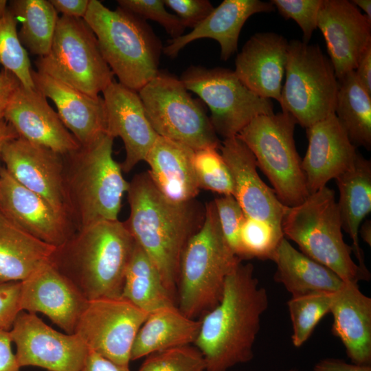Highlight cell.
I'll use <instances>...</instances> for the list:
<instances>
[{"mask_svg": "<svg viewBox=\"0 0 371 371\" xmlns=\"http://www.w3.org/2000/svg\"><path fill=\"white\" fill-rule=\"evenodd\" d=\"M203 355L195 346L186 345L152 353L138 371H205Z\"/></svg>", "mask_w": 371, "mask_h": 371, "instance_id": "cell-39", "label": "cell"}, {"mask_svg": "<svg viewBox=\"0 0 371 371\" xmlns=\"http://www.w3.org/2000/svg\"><path fill=\"white\" fill-rule=\"evenodd\" d=\"M317 28L326 44L338 81L355 69L371 47V21L350 1L322 0Z\"/></svg>", "mask_w": 371, "mask_h": 371, "instance_id": "cell-15", "label": "cell"}, {"mask_svg": "<svg viewBox=\"0 0 371 371\" xmlns=\"http://www.w3.org/2000/svg\"><path fill=\"white\" fill-rule=\"evenodd\" d=\"M284 237L282 228L245 216L240 232V258L271 260Z\"/></svg>", "mask_w": 371, "mask_h": 371, "instance_id": "cell-38", "label": "cell"}, {"mask_svg": "<svg viewBox=\"0 0 371 371\" xmlns=\"http://www.w3.org/2000/svg\"><path fill=\"white\" fill-rule=\"evenodd\" d=\"M34 87L55 104L58 114L80 146H87L106 133L104 101L91 97L45 73L32 70Z\"/></svg>", "mask_w": 371, "mask_h": 371, "instance_id": "cell-23", "label": "cell"}, {"mask_svg": "<svg viewBox=\"0 0 371 371\" xmlns=\"http://www.w3.org/2000/svg\"><path fill=\"white\" fill-rule=\"evenodd\" d=\"M135 244L124 222L102 221L76 230L50 262L87 300L120 297Z\"/></svg>", "mask_w": 371, "mask_h": 371, "instance_id": "cell-3", "label": "cell"}, {"mask_svg": "<svg viewBox=\"0 0 371 371\" xmlns=\"http://www.w3.org/2000/svg\"><path fill=\"white\" fill-rule=\"evenodd\" d=\"M80 371H131L129 367L116 364L95 352L89 350Z\"/></svg>", "mask_w": 371, "mask_h": 371, "instance_id": "cell-48", "label": "cell"}, {"mask_svg": "<svg viewBox=\"0 0 371 371\" xmlns=\"http://www.w3.org/2000/svg\"><path fill=\"white\" fill-rule=\"evenodd\" d=\"M119 7L139 18L150 19L160 24L172 38L181 35L186 29L181 19L169 13L163 0H118Z\"/></svg>", "mask_w": 371, "mask_h": 371, "instance_id": "cell-40", "label": "cell"}, {"mask_svg": "<svg viewBox=\"0 0 371 371\" xmlns=\"http://www.w3.org/2000/svg\"><path fill=\"white\" fill-rule=\"evenodd\" d=\"M17 23L9 9L0 18V65L13 74L23 87L34 89L30 60L19 39Z\"/></svg>", "mask_w": 371, "mask_h": 371, "instance_id": "cell-36", "label": "cell"}, {"mask_svg": "<svg viewBox=\"0 0 371 371\" xmlns=\"http://www.w3.org/2000/svg\"><path fill=\"white\" fill-rule=\"evenodd\" d=\"M289 41L275 32L251 36L235 59V74L256 95L280 100Z\"/></svg>", "mask_w": 371, "mask_h": 371, "instance_id": "cell-24", "label": "cell"}, {"mask_svg": "<svg viewBox=\"0 0 371 371\" xmlns=\"http://www.w3.org/2000/svg\"><path fill=\"white\" fill-rule=\"evenodd\" d=\"M164 3L176 12L186 28L193 29L214 9L208 0H164Z\"/></svg>", "mask_w": 371, "mask_h": 371, "instance_id": "cell-43", "label": "cell"}, {"mask_svg": "<svg viewBox=\"0 0 371 371\" xmlns=\"http://www.w3.org/2000/svg\"><path fill=\"white\" fill-rule=\"evenodd\" d=\"M55 249L24 231L0 212V282L25 280L50 261Z\"/></svg>", "mask_w": 371, "mask_h": 371, "instance_id": "cell-31", "label": "cell"}, {"mask_svg": "<svg viewBox=\"0 0 371 371\" xmlns=\"http://www.w3.org/2000/svg\"><path fill=\"white\" fill-rule=\"evenodd\" d=\"M0 212L30 235L55 247L76 231L67 215L17 182L4 166L1 170Z\"/></svg>", "mask_w": 371, "mask_h": 371, "instance_id": "cell-16", "label": "cell"}, {"mask_svg": "<svg viewBox=\"0 0 371 371\" xmlns=\"http://www.w3.org/2000/svg\"><path fill=\"white\" fill-rule=\"evenodd\" d=\"M83 19L120 83L138 92L159 71L163 47L145 20L120 7L111 10L98 0H90Z\"/></svg>", "mask_w": 371, "mask_h": 371, "instance_id": "cell-6", "label": "cell"}, {"mask_svg": "<svg viewBox=\"0 0 371 371\" xmlns=\"http://www.w3.org/2000/svg\"><path fill=\"white\" fill-rule=\"evenodd\" d=\"M357 8L359 7L364 11L366 17L371 21V1L370 0H352L350 1Z\"/></svg>", "mask_w": 371, "mask_h": 371, "instance_id": "cell-53", "label": "cell"}, {"mask_svg": "<svg viewBox=\"0 0 371 371\" xmlns=\"http://www.w3.org/2000/svg\"><path fill=\"white\" fill-rule=\"evenodd\" d=\"M313 371H371V366L348 363L341 359L326 358L317 362Z\"/></svg>", "mask_w": 371, "mask_h": 371, "instance_id": "cell-49", "label": "cell"}, {"mask_svg": "<svg viewBox=\"0 0 371 371\" xmlns=\"http://www.w3.org/2000/svg\"><path fill=\"white\" fill-rule=\"evenodd\" d=\"M335 180L339 193L337 203L342 229L352 241L351 247L358 260V265L363 271H369L359 244V229L363 219L371 212L370 160L358 153L352 165Z\"/></svg>", "mask_w": 371, "mask_h": 371, "instance_id": "cell-28", "label": "cell"}, {"mask_svg": "<svg viewBox=\"0 0 371 371\" xmlns=\"http://www.w3.org/2000/svg\"><path fill=\"white\" fill-rule=\"evenodd\" d=\"M271 260L276 265L274 280L291 297L313 293H335L344 281L333 271L297 250L284 237Z\"/></svg>", "mask_w": 371, "mask_h": 371, "instance_id": "cell-29", "label": "cell"}, {"mask_svg": "<svg viewBox=\"0 0 371 371\" xmlns=\"http://www.w3.org/2000/svg\"><path fill=\"white\" fill-rule=\"evenodd\" d=\"M57 12L62 15L83 19L88 10L90 0H49Z\"/></svg>", "mask_w": 371, "mask_h": 371, "instance_id": "cell-47", "label": "cell"}, {"mask_svg": "<svg viewBox=\"0 0 371 371\" xmlns=\"http://www.w3.org/2000/svg\"><path fill=\"white\" fill-rule=\"evenodd\" d=\"M213 201L223 235L240 258V232L246 216L233 195H223Z\"/></svg>", "mask_w": 371, "mask_h": 371, "instance_id": "cell-41", "label": "cell"}, {"mask_svg": "<svg viewBox=\"0 0 371 371\" xmlns=\"http://www.w3.org/2000/svg\"><path fill=\"white\" fill-rule=\"evenodd\" d=\"M194 151L181 143L158 136L145 158L154 185L174 203L194 200L199 192L192 166Z\"/></svg>", "mask_w": 371, "mask_h": 371, "instance_id": "cell-27", "label": "cell"}, {"mask_svg": "<svg viewBox=\"0 0 371 371\" xmlns=\"http://www.w3.org/2000/svg\"><path fill=\"white\" fill-rule=\"evenodd\" d=\"M268 306L267 291L259 285L254 266L241 262L227 276L219 304L200 319L194 344L203 356L205 371H228L254 358Z\"/></svg>", "mask_w": 371, "mask_h": 371, "instance_id": "cell-2", "label": "cell"}, {"mask_svg": "<svg viewBox=\"0 0 371 371\" xmlns=\"http://www.w3.org/2000/svg\"><path fill=\"white\" fill-rule=\"evenodd\" d=\"M219 149L232 177L233 196L245 216L282 228L289 207L260 177L255 157L246 144L236 135L224 139Z\"/></svg>", "mask_w": 371, "mask_h": 371, "instance_id": "cell-19", "label": "cell"}, {"mask_svg": "<svg viewBox=\"0 0 371 371\" xmlns=\"http://www.w3.org/2000/svg\"><path fill=\"white\" fill-rule=\"evenodd\" d=\"M180 80L208 106L212 125L224 139L236 136L256 117L274 113L271 100L254 93L234 70L192 65Z\"/></svg>", "mask_w": 371, "mask_h": 371, "instance_id": "cell-12", "label": "cell"}, {"mask_svg": "<svg viewBox=\"0 0 371 371\" xmlns=\"http://www.w3.org/2000/svg\"><path fill=\"white\" fill-rule=\"evenodd\" d=\"M335 114L352 144L371 148V95L358 82L354 71L339 81Z\"/></svg>", "mask_w": 371, "mask_h": 371, "instance_id": "cell-33", "label": "cell"}, {"mask_svg": "<svg viewBox=\"0 0 371 371\" xmlns=\"http://www.w3.org/2000/svg\"><path fill=\"white\" fill-rule=\"evenodd\" d=\"M126 192L130 214L124 223L155 263L164 286L177 302L181 255L203 223L205 207L194 199L185 203L168 200L155 187L148 172L135 175Z\"/></svg>", "mask_w": 371, "mask_h": 371, "instance_id": "cell-1", "label": "cell"}, {"mask_svg": "<svg viewBox=\"0 0 371 371\" xmlns=\"http://www.w3.org/2000/svg\"><path fill=\"white\" fill-rule=\"evenodd\" d=\"M359 235L370 247L371 246V221L366 220L359 227Z\"/></svg>", "mask_w": 371, "mask_h": 371, "instance_id": "cell-52", "label": "cell"}, {"mask_svg": "<svg viewBox=\"0 0 371 371\" xmlns=\"http://www.w3.org/2000/svg\"><path fill=\"white\" fill-rule=\"evenodd\" d=\"M284 237L301 252L328 268L344 282L369 280L370 274L352 260V247L344 240L335 192L325 186L300 204L288 207L282 222Z\"/></svg>", "mask_w": 371, "mask_h": 371, "instance_id": "cell-7", "label": "cell"}, {"mask_svg": "<svg viewBox=\"0 0 371 371\" xmlns=\"http://www.w3.org/2000/svg\"><path fill=\"white\" fill-rule=\"evenodd\" d=\"M282 111L306 128L334 114L339 81L333 66L317 45L289 42Z\"/></svg>", "mask_w": 371, "mask_h": 371, "instance_id": "cell-9", "label": "cell"}, {"mask_svg": "<svg viewBox=\"0 0 371 371\" xmlns=\"http://www.w3.org/2000/svg\"><path fill=\"white\" fill-rule=\"evenodd\" d=\"M271 3L285 19L295 21L303 33V41L308 43L317 28L322 0H271Z\"/></svg>", "mask_w": 371, "mask_h": 371, "instance_id": "cell-42", "label": "cell"}, {"mask_svg": "<svg viewBox=\"0 0 371 371\" xmlns=\"http://www.w3.org/2000/svg\"><path fill=\"white\" fill-rule=\"evenodd\" d=\"M121 297L148 313L177 306L156 265L136 242L126 269Z\"/></svg>", "mask_w": 371, "mask_h": 371, "instance_id": "cell-32", "label": "cell"}, {"mask_svg": "<svg viewBox=\"0 0 371 371\" xmlns=\"http://www.w3.org/2000/svg\"><path fill=\"white\" fill-rule=\"evenodd\" d=\"M18 137L19 135L13 126L3 117H0V161L1 160L2 149L4 145L8 141ZM1 168L0 166V181Z\"/></svg>", "mask_w": 371, "mask_h": 371, "instance_id": "cell-51", "label": "cell"}, {"mask_svg": "<svg viewBox=\"0 0 371 371\" xmlns=\"http://www.w3.org/2000/svg\"><path fill=\"white\" fill-rule=\"evenodd\" d=\"M106 134L120 137L126 156L122 170L130 172L145 158L158 137L148 122L138 92L113 80L102 91Z\"/></svg>", "mask_w": 371, "mask_h": 371, "instance_id": "cell-21", "label": "cell"}, {"mask_svg": "<svg viewBox=\"0 0 371 371\" xmlns=\"http://www.w3.org/2000/svg\"><path fill=\"white\" fill-rule=\"evenodd\" d=\"M21 281L0 282V329L10 330L20 311Z\"/></svg>", "mask_w": 371, "mask_h": 371, "instance_id": "cell-44", "label": "cell"}, {"mask_svg": "<svg viewBox=\"0 0 371 371\" xmlns=\"http://www.w3.org/2000/svg\"><path fill=\"white\" fill-rule=\"evenodd\" d=\"M1 161L17 182L67 215L63 196V155L18 137L4 145Z\"/></svg>", "mask_w": 371, "mask_h": 371, "instance_id": "cell-18", "label": "cell"}, {"mask_svg": "<svg viewBox=\"0 0 371 371\" xmlns=\"http://www.w3.org/2000/svg\"><path fill=\"white\" fill-rule=\"evenodd\" d=\"M35 64L37 71L94 98L114 80L95 34L83 19L59 16L49 52Z\"/></svg>", "mask_w": 371, "mask_h": 371, "instance_id": "cell-11", "label": "cell"}, {"mask_svg": "<svg viewBox=\"0 0 371 371\" xmlns=\"http://www.w3.org/2000/svg\"><path fill=\"white\" fill-rule=\"evenodd\" d=\"M200 326V319L188 317L175 306L148 313L135 338L131 361L156 352L194 344Z\"/></svg>", "mask_w": 371, "mask_h": 371, "instance_id": "cell-30", "label": "cell"}, {"mask_svg": "<svg viewBox=\"0 0 371 371\" xmlns=\"http://www.w3.org/2000/svg\"><path fill=\"white\" fill-rule=\"evenodd\" d=\"M306 135L302 168L310 194L348 169L358 153L335 113L306 128Z\"/></svg>", "mask_w": 371, "mask_h": 371, "instance_id": "cell-22", "label": "cell"}, {"mask_svg": "<svg viewBox=\"0 0 371 371\" xmlns=\"http://www.w3.org/2000/svg\"><path fill=\"white\" fill-rule=\"evenodd\" d=\"M114 138L104 133L87 146L63 155V196L76 230L118 220L129 183L113 157Z\"/></svg>", "mask_w": 371, "mask_h": 371, "instance_id": "cell-4", "label": "cell"}, {"mask_svg": "<svg viewBox=\"0 0 371 371\" xmlns=\"http://www.w3.org/2000/svg\"><path fill=\"white\" fill-rule=\"evenodd\" d=\"M214 147L194 151L192 166L200 189L223 195H233L234 185L229 168Z\"/></svg>", "mask_w": 371, "mask_h": 371, "instance_id": "cell-37", "label": "cell"}, {"mask_svg": "<svg viewBox=\"0 0 371 371\" xmlns=\"http://www.w3.org/2000/svg\"><path fill=\"white\" fill-rule=\"evenodd\" d=\"M88 301L49 262L21 281V311L41 313L67 334H74Z\"/></svg>", "mask_w": 371, "mask_h": 371, "instance_id": "cell-17", "label": "cell"}, {"mask_svg": "<svg viewBox=\"0 0 371 371\" xmlns=\"http://www.w3.org/2000/svg\"><path fill=\"white\" fill-rule=\"evenodd\" d=\"M11 344L9 330L0 329V371H19L21 368Z\"/></svg>", "mask_w": 371, "mask_h": 371, "instance_id": "cell-46", "label": "cell"}, {"mask_svg": "<svg viewBox=\"0 0 371 371\" xmlns=\"http://www.w3.org/2000/svg\"><path fill=\"white\" fill-rule=\"evenodd\" d=\"M138 94L146 117L158 136L181 143L193 150L220 148L221 143L204 108L177 76L159 71Z\"/></svg>", "mask_w": 371, "mask_h": 371, "instance_id": "cell-10", "label": "cell"}, {"mask_svg": "<svg viewBox=\"0 0 371 371\" xmlns=\"http://www.w3.org/2000/svg\"><path fill=\"white\" fill-rule=\"evenodd\" d=\"M148 315L122 297L89 300L74 333L89 350L129 367L135 338Z\"/></svg>", "mask_w": 371, "mask_h": 371, "instance_id": "cell-13", "label": "cell"}, {"mask_svg": "<svg viewBox=\"0 0 371 371\" xmlns=\"http://www.w3.org/2000/svg\"><path fill=\"white\" fill-rule=\"evenodd\" d=\"M275 10L269 2L260 0H224L190 32L172 38L163 47L167 56L176 58L188 43L200 38L216 41L221 47V59L228 60L238 49V38L245 23L253 14Z\"/></svg>", "mask_w": 371, "mask_h": 371, "instance_id": "cell-25", "label": "cell"}, {"mask_svg": "<svg viewBox=\"0 0 371 371\" xmlns=\"http://www.w3.org/2000/svg\"><path fill=\"white\" fill-rule=\"evenodd\" d=\"M354 72L358 82L371 95V47L363 54Z\"/></svg>", "mask_w": 371, "mask_h": 371, "instance_id": "cell-50", "label": "cell"}, {"mask_svg": "<svg viewBox=\"0 0 371 371\" xmlns=\"http://www.w3.org/2000/svg\"><path fill=\"white\" fill-rule=\"evenodd\" d=\"M333 294L313 293L291 297L288 301L293 328L291 341L295 347L302 346L323 317L330 313Z\"/></svg>", "mask_w": 371, "mask_h": 371, "instance_id": "cell-35", "label": "cell"}, {"mask_svg": "<svg viewBox=\"0 0 371 371\" xmlns=\"http://www.w3.org/2000/svg\"><path fill=\"white\" fill-rule=\"evenodd\" d=\"M8 10V3L5 0H0V18L3 16Z\"/></svg>", "mask_w": 371, "mask_h": 371, "instance_id": "cell-54", "label": "cell"}, {"mask_svg": "<svg viewBox=\"0 0 371 371\" xmlns=\"http://www.w3.org/2000/svg\"><path fill=\"white\" fill-rule=\"evenodd\" d=\"M286 371H297V370H295V369H290V370H286Z\"/></svg>", "mask_w": 371, "mask_h": 371, "instance_id": "cell-55", "label": "cell"}, {"mask_svg": "<svg viewBox=\"0 0 371 371\" xmlns=\"http://www.w3.org/2000/svg\"><path fill=\"white\" fill-rule=\"evenodd\" d=\"M330 313L332 332L341 339L352 363L371 365V298L357 283L344 282L333 294Z\"/></svg>", "mask_w": 371, "mask_h": 371, "instance_id": "cell-26", "label": "cell"}, {"mask_svg": "<svg viewBox=\"0 0 371 371\" xmlns=\"http://www.w3.org/2000/svg\"><path fill=\"white\" fill-rule=\"evenodd\" d=\"M8 9L20 21L19 39L23 47L33 55L42 57L51 48L58 16L47 0H13Z\"/></svg>", "mask_w": 371, "mask_h": 371, "instance_id": "cell-34", "label": "cell"}, {"mask_svg": "<svg viewBox=\"0 0 371 371\" xmlns=\"http://www.w3.org/2000/svg\"><path fill=\"white\" fill-rule=\"evenodd\" d=\"M19 137L65 155L80 145L63 123L47 98L36 88L21 85L3 116Z\"/></svg>", "mask_w": 371, "mask_h": 371, "instance_id": "cell-20", "label": "cell"}, {"mask_svg": "<svg viewBox=\"0 0 371 371\" xmlns=\"http://www.w3.org/2000/svg\"><path fill=\"white\" fill-rule=\"evenodd\" d=\"M205 210L203 223L186 244L179 268L177 307L191 319L219 304L227 276L242 262L223 235L214 201Z\"/></svg>", "mask_w": 371, "mask_h": 371, "instance_id": "cell-5", "label": "cell"}, {"mask_svg": "<svg viewBox=\"0 0 371 371\" xmlns=\"http://www.w3.org/2000/svg\"><path fill=\"white\" fill-rule=\"evenodd\" d=\"M21 85L13 74L4 69L0 71V117L3 116L8 105Z\"/></svg>", "mask_w": 371, "mask_h": 371, "instance_id": "cell-45", "label": "cell"}, {"mask_svg": "<svg viewBox=\"0 0 371 371\" xmlns=\"http://www.w3.org/2000/svg\"><path fill=\"white\" fill-rule=\"evenodd\" d=\"M9 333L20 368L80 371L89 352L78 335L60 333L33 313L20 311Z\"/></svg>", "mask_w": 371, "mask_h": 371, "instance_id": "cell-14", "label": "cell"}, {"mask_svg": "<svg viewBox=\"0 0 371 371\" xmlns=\"http://www.w3.org/2000/svg\"><path fill=\"white\" fill-rule=\"evenodd\" d=\"M296 124L286 112L260 115L237 135L254 155L277 197L289 207L302 203L309 195L295 144Z\"/></svg>", "mask_w": 371, "mask_h": 371, "instance_id": "cell-8", "label": "cell"}]
</instances>
